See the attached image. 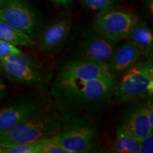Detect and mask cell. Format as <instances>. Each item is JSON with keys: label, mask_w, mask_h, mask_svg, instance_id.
I'll use <instances>...</instances> for the list:
<instances>
[{"label": "cell", "mask_w": 153, "mask_h": 153, "mask_svg": "<svg viewBox=\"0 0 153 153\" xmlns=\"http://www.w3.org/2000/svg\"><path fill=\"white\" fill-rule=\"evenodd\" d=\"M64 119L60 111L48 105L1 134L0 146L9 148L54 136L60 132Z\"/></svg>", "instance_id": "1"}, {"label": "cell", "mask_w": 153, "mask_h": 153, "mask_svg": "<svg viewBox=\"0 0 153 153\" xmlns=\"http://www.w3.org/2000/svg\"><path fill=\"white\" fill-rule=\"evenodd\" d=\"M116 79H77L57 78L53 85V95L61 102L78 107L105 105L111 99Z\"/></svg>", "instance_id": "2"}, {"label": "cell", "mask_w": 153, "mask_h": 153, "mask_svg": "<svg viewBox=\"0 0 153 153\" xmlns=\"http://www.w3.org/2000/svg\"><path fill=\"white\" fill-rule=\"evenodd\" d=\"M153 94L152 58L135 63L115 83L113 96L116 102L126 103L149 99Z\"/></svg>", "instance_id": "3"}, {"label": "cell", "mask_w": 153, "mask_h": 153, "mask_svg": "<svg viewBox=\"0 0 153 153\" xmlns=\"http://www.w3.org/2000/svg\"><path fill=\"white\" fill-rule=\"evenodd\" d=\"M0 72L11 81L44 91L51 75L48 70L26 54L0 57Z\"/></svg>", "instance_id": "4"}, {"label": "cell", "mask_w": 153, "mask_h": 153, "mask_svg": "<svg viewBox=\"0 0 153 153\" xmlns=\"http://www.w3.org/2000/svg\"><path fill=\"white\" fill-rule=\"evenodd\" d=\"M97 136V128L86 116H74L63 121L60 132L51 137L70 153H85L92 148Z\"/></svg>", "instance_id": "5"}, {"label": "cell", "mask_w": 153, "mask_h": 153, "mask_svg": "<svg viewBox=\"0 0 153 153\" xmlns=\"http://www.w3.org/2000/svg\"><path fill=\"white\" fill-rule=\"evenodd\" d=\"M137 22L138 19L133 13L110 7L99 11L94 22V27L99 35L116 44L127 39Z\"/></svg>", "instance_id": "6"}, {"label": "cell", "mask_w": 153, "mask_h": 153, "mask_svg": "<svg viewBox=\"0 0 153 153\" xmlns=\"http://www.w3.org/2000/svg\"><path fill=\"white\" fill-rule=\"evenodd\" d=\"M0 20L35 37L42 22L36 9L26 0H0Z\"/></svg>", "instance_id": "7"}, {"label": "cell", "mask_w": 153, "mask_h": 153, "mask_svg": "<svg viewBox=\"0 0 153 153\" xmlns=\"http://www.w3.org/2000/svg\"><path fill=\"white\" fill-rule=\"evenodd\" d=\"M57 78L90 80L115 77L111 73L108 62L78 57L65 63L60 68Z\"/></svg>", "instance_id": "8"}, {"label": "cell", "mask_w": 153, "mask_h": 153, "mask_svg": "<svg viewBox=\"0 0 153 153\" xmlns=\"http://www.w3.org/2000/svg\"><path fill=\"white\" fill-rule=\"evenodd\" d=\"M46 106L48 104L45 99L34 97L1 108L0 135Z\"/></svg>", "instance_id": "9"}, {"label": "cell", "mask_w": 153, "mask_h": 153, "mask_svg": "<svg viewBox=\"0 0 153 153\" xmlns=\"http://www.w3.org/2000/svg\"><path fill=\"white\" fill-rule=\"evenodd\" d=\"M71 26L72 19L64 17L41 28L36 36L38 49L42 52L51 53L59 48L68 37Z\"/></svg>", "instance_id": "10"}, {"label": "cell", "mask_w": 153, "mask_h": 153, "mask_svg": "<svg viewBox=\"0 0 153 153\" xmlns=\"http://www.w3.org/2000/svg\"><path fill=\"white\" fill-rule=\"evenodd\" d=\"M147 101L143 99L128 110L118 126L139 142L152 132L147 116Z\"/></svg>", "instance_id": "11"}, {"label": "cell", "mask_w": 153, "mask_h": 153, "mask_svg": "<svg viewBox=\"0 0 153 153\" xmlns=\"http://www.w3.org/2000/svg\"><path fill=\"white\" fill-rule=\"evenodd\" d=\"M141 52L133 41H126L116 48L108 65L112 75L116 76L123 74L138 62Z\"/></svg>", "instance_id": "12"}, {"label": "cell", "mask_w": 153, "mask_h": 153, "mask_svg": "<svg viewBox=\"0 0 153 153\" xmlns=\"http://www.w3.org/2000/svg\"><path fill=\"white\" fill-rule=\"evenodd\" d=\"M116 49V44L97 33L81 43L79 58L108 62Z\"/></svg>", "instance_id": "13"}, {"label": "cell", "mask_w": 153, "mask_h": 153, "mask_svg": "<svg viewBox=\"0 0 153 153\" xmlns=\"http://www.w3.org/2000/svg\"><path fill=\"white\" fill-rule=\"evenodd\" d=\"M128 38L133 41L147 58H152L153 51V34L145 22H137L133 26Z\"/></svg>", "instance_id": "14"}, {"label": "cell", "mask_w": 153, "mask_h": 153, "mask_svg": "<svg viewBox=\"0 0 153 153\" xmlns=\"http://www.w3.org/2000/svg\"><path fill=\"white\" fill-rule=\"evenodd\" d=\"M0 39L16 47L35 46V42L30 36L2 20H0Z\"/></svg>", "instance_id": "15"}, {"label": "cell", "mask_w": 153, "mask_h": 153, "mask_svg": "<svg viewBox=\"0 0 153 153\" xmlns=\"http://www.w3.org/2000/svg\"><path fill=\"white\" fill-rule=\"evenodd\" d=\"M140 142L130 134L118 126L116 137L113 143L111 152L116 153H139Z\"/></svg>", "instance_id": "16"}, {"label": "cell", "mask_w": 153, "mask_h": 153, "mask_svg": "<svg viewBox=\"0 0 153 153\" xmlns=\"http://www.w3.org/2000/svg\"><path fill=\"white\" fill-rule=\"evenodd\" d=\"M43 139L34 142L25 143L9 148H1V152L4 153H41Z\"/></svg>", "instance_id": "17"}, {"label": "cell", "mask_w": 153, "mask_h": 153, "mask_svg": "<svg viewBox=\"0 0 153 153\" xmlns=\"http://www.w3.org/2000/svg\"><path fill=\"white\" fill-rule=\"evenodd\" d=\"M41 153H70L66 149L62 148L52 137L43 139Z\"/></svg>", "instance_id": "18"}, {"label": "cell", "mask_w": 153, "mask_h": 153, "mask_svg": "<svg viewBox=\"0 0 153 153\" xmlns=\"http://www.w3.org/2000/svg\"><path fill=\"white\" fill-rule=\"evenodd\" d=\"M86 7L92 11H101L112 7L115 0H82Z\"/></svg>", "instance_id": "19"}, {"label": "cell", "mask_w": 153, "mask_h": 153, "mask_svg": "<svg viewBox=\"0 0 153 153\" xmlns=\"http://www.w3.org/2000/svg\"><path fill=\"white\" fill-rule=\"evenodd\" d=\"M24 53L18 47L0 39V57L10 55H22Z\"/></svg>", "instance_id": "20"}, {"label": "cell", "mask_w": 153, "mask_h": 153, "mask_svg": "<svg viewBox=\"0 0 153 153\" xmlns=\"http://www.w3.org/2000/svg\"><path fill=\"white\" fill-rule=\"evenodd\" d=\"M153 152V133L147 135L140 142L139 153H152Z\"/></svg>", "instance_id": "21"}, {"label": "cell", "mask_w": 153, "mask_h": 153, "mask_svg": "<svg viewBox=\"0 0 153 153\" xmlns=\"http://www.w3.org/2000/svg\"><path fill=\"white\" fill-rule=\"evenodd\" d=\"M146 112L149 125H150V128L153 131V104L152 100L150 98L148 99V101H147Z\"/></svg>", "instance_id": "22"}, {"label": "cell", "mask_w": 153, "mask_h": 153, "mask_svg": "<svg viewBox=\"0 0 153 153\" xmlns=\"http://www.w3.org/2000/svg\"><path fill=\"white\" fill-rule=\"evenodd\" d=\"M53 3L65 7H70L73 4L74 0H51Z\"/></svg>", "instance_id": "23"}, {"label": "cell", "mask_w": 153, "mask_h": 153, "mask_svg": "<svg viewBox=\"0 0 153 153\" xmlns=\"http://www.w3.org/2000/svg\"><path fill=\"white\" fill-rule=\"evenodd\" d=\"M6 89H7V87H6L4 82L2 81V79L0 78V99L3 97L4 94Z\"/></svg>", "instance_id": "24"}, {"label": "cell", "mask_w": 153, "mask_h": 153, "mask_svg": "<svg viewBox=\"0 0 153 153\" xmlns=\"http://www.w3.org/2000/svg\"><path fill=\"white\" fill-rule=\"evenodd\" d=\"M0 152H1V148H0Z\"/></svg>", "instance_id": "25"}]
</instances>
